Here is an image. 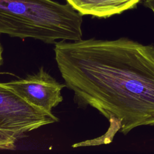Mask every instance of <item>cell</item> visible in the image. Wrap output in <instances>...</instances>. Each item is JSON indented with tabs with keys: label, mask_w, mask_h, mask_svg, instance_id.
<instances>
[{
	"label": "cell",
	"mask_w": 154,
	"mask_h": 154,
	"mask_svg": "<svg viewBox=\"0 0 154 154\" xmlns=\"http://www.w3.org/2000/svg\"><path fill=\"white\" fill-rule=\"evenodd\" d=\"M54 52L79 105L118 120L124 135L139 126H154L153 45L125 37L60 40Z\"/></svg>",
	"instance_id": "cell-1"
},
{
	"label": "cell",
	"mask_w": 154,
	"mask_h": 154,
	"mask_svg": "<svg viewBox=\"0 0 154 154\" xmlns=\"http://www.w3.org/2000/svg\"><path fill=\"white\" fill-rule=\"evenodd\" d=\"M58 121L52 112L29 104L0 83V130L20 139L26 132Z\"/></svg>",
	"instance_id": "cell-3"
},
{
	"label": "cell",
	"mask_w": 154,
	"mask_h": 154,
	"mask_svg": "<svg viewBox=\"0 0 154 154\" xmlns=\"http://www.w3.org/2000/svg\"><path fill=\"white\" fill-rule=\"evenodd\" d=\"M144 5L150 8L154 14V0H145Z\"/></svg>",
	"instance_id": "cell-7"
},
{
	"label": "cell",
	"mask_w": 154,
	"mask_h": 154,
	"mask_svg": "<svg viewBox=\"0 0 154 154\" xmlns=\"http://www.w3.org/2000/svg\"><path fill=\"white\" fill-rule=\"evenodd\" d=\"M2 51L3 49L2 48V46L0 44V66H1V64H2L3 62V58H2Z\"/></svg>",
	"instance_id": "cell-8"
},
{
	"label": "cell",
	"mask_w": 154,
	"mask_h": 154,
	"mask_svg": "<svg viewBox=\"0 0 154 154\" xmlns=\"http://www.w3.org/2000/svg\"><path fill=\"white\" fill-rule=\"evenodd\" d=\"M82 16L107 18L137 6L141 0H66Z\"/></svg>",
	"instance_id": "cell-5"
},
{
	"label": "cell",
	"mask_w": 154,
	"mask_h": 154,
	"mask_svg": "<svg viewBox=\"0 0 154 154\" xmlns=\"http://www.w3.org/2000/svg\"><path fill=\"white\" fill-rule=\"evenodd\" d=\"M3 84L29 104L49 113L63 101L61 92L66 86L58 82L43 67L36 73Z\"/></svg>",
	"instance_id": "cell-4"
},
{
	"label": "cell",
	"mask_w": 154,
	"mask_h": 154,
	"mask_svg": "<svg viewBox=\"0 0 154 154\" xmlns=\"http://www.w3.org/2000/svg\"><path fill=\"white\" fill-rule=\"evenodd\" d=\"M82 16L68 3L52 0H0V34L45 43L81 39Z\"/></svg>",
	"instance_id": "cell-2"
},
{
	"label": "cell",
	"mask_w": 154,
	"mask_h": 154,
	"mask_svg": "<svg viewBox=\"0 0 154 154\" xmlns=\"http://www.w3.org/2000/svg\"><path fill=\"white\" fill-rule=\"evenodd\" d=\"M19 140L17 137L7 132L0 130V149H12L15 147V143Z\"/></svg>",
	"instance_id": "cell-6"
}]
</instances>
